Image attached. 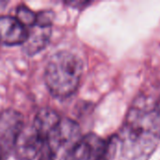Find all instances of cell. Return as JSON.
<instances>
[{
	"label": "cell",
	"instance_id": "obj_1",
	"mask_svg": "<svg viewBox=\"0 0 160 160\" xmlns=\"http://www.w3.org/2000/svg\"><path fill=\"white\" fill-rule=\"evenodd\" d=\"M120 160H149L160 142V108L158 103L133 104L120 135Z\"/></svg>",
	"mask_w": 160,
	"mask_h": 160
},
{
	"label": "cell",
	"instance_id": "obj_2",
	"mask_svg": "<svg viewBox=\"0 0 160 160\" xmlns=\"http://www.w3.org/2000/svg\"><path fill=\"white\" fill-rule=\"evenodd\" d=\"M82 71L83 66L80 57L70 52H57L45 68L46 86L53 97L68 98L78 89Z\"/></svg>",
	"mask_w": 160,
	"mask_h": 160
},
{
	"label": "cell",
	"instance_id": "obj_3",
	"mask_svg": "<svg viewBox=\"0 0 160 160\" xmlns=\"http://www.w3.org/2000/svg\"><path fill=\"white\" fill-rule=\"evenodd\" d=\"M115 144L114 141H105L96 134H87L61 160H112Z\"/></svg>",
	"mask_w": 160,
	"mask_h": 160
},
{
	"label": "cell",
	"instance_id": "obj_4",
	"mask_svg": "<svg viewBox=\"0 0 160 160\" xmlns=\"http://www.w3.org/2000/svg\"><path fill=\"white\" fill-rule=\"evenodd\" d=\"M82 138L81 128L74 120L61 119L56 128L52 131L45 144L53 154L56 160H61Z\"/></svg>",
	"mask_w": 160,
	"mask_h": 160
},
{
	"label": "cell",
	"instance_id": "obj_5",
	"mask_svg": "<svg viewBox=\"0 0 160 160\" xmlns=\"http://www.w3.org/2000/svg\"><path fill=\"white\" fill-rule=\"evenodd\" d=\"M23 116L17 111L8 109L0 112V148L8 154L22 130Z\"/></svg>",
	"mask_w": 160,
	"mask_h": 160
},
{
	"label": "cell",
	"instance_id": "obj_6",
	"mask_svg": "<svg viewBox=\"0 0 160 160\" xmlns=\"http://www.w3.org/2000/svg\"><path fill=\"white\" fill-rule=\"evenodd\" d=\"M45 141L39 136L33 126L23 127L14 147V155L19 160H34L38 157Z\"/></svg>",
	"mask_w": 160,
	"mask_h": 160
},
{
	"label": "cell",
	"instance_id": "obj_7",
	"mask_svg": "<svg viewBox=\"0 0 160 160\" xmlns=\"http://www.w3.org/2000/svg\"><path fill=\"white\" fill-rule=\"evenodd\" d=\"M28 30L15 17L0 16V43L8 46L22 45Z\"/></svg>",
	"mask_w": 160,
	"mask_h": 160
},
{
	"label": "cell",
	"instance_id": "obj_8",
	"mask_svg": "<svg viewBox=\"0 0 160 160\" xmlns=\"http://www.w3.org/2000/svg\"><path fill=\"white\" fill-rule=\"evenodd\" d=\"M27 30L28 35L22 44V50L26 54L34 55L41 52L48 45L52 35V27H40L35 24Z\"/></svg>",
	"mask_w": 160,
	"mask_h": 160
},
{
	"label": "cell",
	"instance_id": "obj_9",
	"mask_svg": "<svg viewBox=\"0 0 160 160\" xmlns=\"http://www.w3.org/2000/svg\"><path fill=\"white\" fill-rule=\"evenodd\" d=\"M60 120L61 118L55 111L51 108H42L37 112L32 126L39 136L46 141Z\"/></svg>",
	"mask_w": 160,
	"mask_h": 160
},
{
	"label": "cell",
	"instance_id": "obj_10",
	"mask_svg": "<svg viewBox=\"0 0 160 160\" xmlns=\"http://www.w3.org/2000/svg\"><path fill=\"white\" fill-rule=\"evenodd\" d=\"M15 18L26 28L32 27L36 24L37 13L31 10L25 5H20L16 9Z\"/></svg>",
	"mask_w": 160,
	"mask_h": 160
},
{
	"label": "cell",
	"instance_id": "obj_11",
	"mask_svg": "<svg viewBox=\"0 0 160 160\" xmlns=\"http://www.w3.org/2000/svg\"><path fill=\"white\" fill-rule=\"evenodd\" d=\"M54 20V12L52 10H41L37 13L36 25L40 27H52Z\"/></svg>",
	"mask_w": 160,
	"mask_h": 160
},
{
	"label": "cell",
	"instance_id": "obj_12",
	"mask_svg": "<svg viewBox=\"0 0 160 160\" xmlns=\"http://www.w3.org/2000/svg\"><path fill=\"white\" fill-rule=\"evenodd\" d=\"M38 158V160H56L53 154L51 152V150L48 148V146L45 143H44Z\"/></svg>",
	"mask_w": 160,
	"mask_h": 160
},
{
	"label": "cell",
	"instance_id": "obj_13",
	"mask_svg": "<svg viewBox=\"0 0 160 160\" xmlns=\"http://www.w3.org/2000/svg\"><path fill=\"white\" fill-rule=\"evenodd\" d=\"M8 154L0 148V160H7Z\"/></svg>",
	"mask_w": 160,
	"mask_h": 160
}]
</instances>
